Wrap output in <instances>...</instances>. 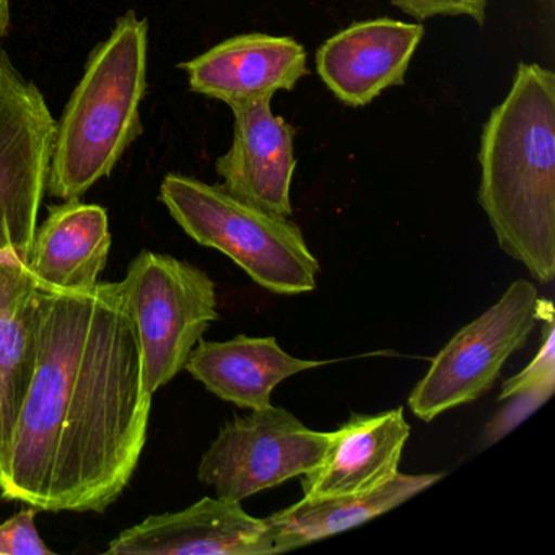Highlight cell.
I'll return each mask as SVG.
<instances>
[{"label":"cell","mask_w":555,"mask_h":555,"mask_svg":"<svg viewBox=\"0 0 555 555\" xmlns=\"http://www.w3.org/2000/svg\"><path fill=\"white\" fill-rule=\"evenodd\" d=\"M118 284L138 330L145 388L154 395L184 370L219 318L216 284L203 269L149 249Z\"/></svg>","instance_id":"cell-5"},{"label":"cell","mask_w":555,"mask_h":555,"mask_svg":"<svg viewBox=\"0 0 555 555\" xmlns=\"http://www.w3.org/2000/svg\"><path fill=\"white\" fill-rule=\"evenodd\" d=\"M326 363L331 360L292 357L275 337L240 334L225 343L201 339L184 369L222 401L258 411L272 404V392L284 379Z\"/></svg>","instance_id":"cell-14"},{"label":"cell","mask_w":555,"mask_h":555,"mask_svg":"<svg viewBox=\"0 0 555 555\" xmlns=\"http://www.w3.org/2000/svg\"><path fill=\"white\" fill-rule=\"evenodd\" d=\"M109 555L275 554L264 518L242 503L204 496L181 512L149 516L109 542Z\"/></svg>","instance_id":"cell-9"},{"label":"cell","mask_w":555,"mask_h":555,"mask_svg":"<svg viewBox=\"0 0 555 555\" xmlns=\"http://www.w3.org/2000/svg\"><path fill=\"white\" fill-rule=\"evenodd\" d=\"M56 125L43 93L21 76L0 47V255L12 253L27 264Z\"/></svg>","instance_id":"cell-7"},{"label":"cell","mask_w":555,"mask_h":555,"mask_svg":"<svg viewBox=\"0 0 555 555\" xmlns=\"http://www.w3.org/2000/svg\"><path fill=\"white\" fill-rule=\"evenodd\" d=\"M424 35L421 24L386 17L350 25L317 51L318 76L347 106H366L404 83Z\"/></svg>","instance_id":"cell-10"},{"label":"cell","mask_w":555,"mask_h":555,"mask_svg":"<svg viewBox=\"0 0 555 555\" xmlns=\"http://www.w3.org/2000/svg\"><path fill=\"white\" fill-rule=\"evenodd\" d=\"M477 199L500 248L534 281L555 275V74L521 63L479 149Z\"/></svg>","instance_id":"cell-2"},{"label":"cell","mask_w":555,"mask_h":555,"mask_svg":"<svg viewBox=\"0 0 555 555\" xmlns=\"http://www.w3.org/2000/svg\"><path fill=\"white\" fill-rule=\"evenodd\" d=\"M147 21L128 12L87 63L56 125L48 190L79 201L109 177L142 132L139 106L147 87Z\"/></svg>","instance_id":"cell-3"},{"label":"cell","mask_w":555,"mask_h":555,"mask_svg":"<svg viewBox=\"0 0 555 555\" xmlns=\"http://www.w3.org/2000/svg\"><path fill=\"white\" fill-rule=\"evenodd\" d=\"M539 320L538 288L515 281L479 318L461 327L431 359L409 395L415 417L431 422L443 412L482 398L506 360L525 346Z\"/></svg>","instance_id":"cell-6"},{"label":"cell","mask_w":555,"mask_h":555,"mask_svg":"<svg viewBox=\"0 0 555 555\" xmlns=\"http://www.w3.org/2000/svg\"><path fill=\"white\" fill-rule=\"evenodd\" d=\"M160 201L194 242L229 256L266 291L298 295L317 287L320 262L288 217L251 206L223 186L178 173L165 177Z\"/></svg>","instance_id":"cell-4"},{"label":"cell","mask_w":555,"mask_h":555,"mask_svg":"<svg viewBox=\"0 0 555 555\" xmlns=\"http://www.w3.org/2000/svg\"><path fill=\"white\" fill-rule=\"evenodd\" d=\"M331 441L333 431L311 430L287 409L271 404L227 422L204 453L197 477L219 499L242 503L313 470Z\"/></svg>","instance_id":"cell-8"},{"label":"cell","mask_w":555,"mask_h":555,"mask_svg":"<svg viewBox=\"0 0 555 555\" xmlns=\"http://www.w3.org/2000/svg\"><path fill=\"white\" fill-rule=\"evenodd\" d=\"M181 67L193 92L232 109L272 100L279 90H294L310 74L307 51L298 41L262 34L230 38Z\"/></svg>","instance_id":"cell-11"},{"label":"cell","mask_w":555,"mask_h":555,"mask_svg":"<svg viewBox=\"0 0 555 555\" xmlns=\"http://www.w3.org/2000/svg\"><path fill=\"white\" fill-rule=\"evenodd\" d=\"M37 339L0 496L43 512L105 513L138 469L154 396L118 282L38 284Z\"/></svg>","instance_id":"cell-1"},{"label":"cell","mask_w":555,"mask_h":555,"mask_svg":"<svg viewBox=\"0 0 555 555\" xmlns=\"http://www.w3.org/2000/svg\"><path fill=\"white\" fill-rule=\"evenodd\" d=\"M38 282L27 262L0 255V476L37 366Z\"/></svg>","instance_id":"cell-15"},{"label":"cell","mask_w":555,"mask_h":555,"mask_svg":"<svg viewBox=\"0 0 555 555\" xmlns=\"http://www.w3.org/2000/svg\"><path fill=\"white\" fill-rule=\"evenodd\" d=\"M37 508L22 509L0 525V555H51L35 525Z\"/></svg>","instance_id":"cell-19"},{"label":"cell","mask_w":555,"mask_h":555,"mask_svg":"<svg viewBox=\"0 0 555 555\" xmlns=\"http://www.w3.org/2000/svg\"><path fill=\"white\" fill-rule=\"evenodd\" d=\"M233 144L217 160L222 186L233 196L274 216L291 217L295 129L271 109V100L233 108Z\"/></svg>","instance_id":"cell-12"},{"label":"cell","mask_w":555,"mask_h":555,"mask_svg":"<svg viewBox=\"0 0 555 555\" xmlns=\"http://www.w3.org/2000/svg\"><path fill=\"white\" fill-rule=\"evenodd\" d=\"M443 474H401L379 489L357 495L304 499L264 518L275 554L357 528L408 502Z\"/></svg>","instance_id":"cell-17"},{"label":"cell","mask_w":555,"mask_h":555,"mask_svg":"<svg viewBox=\"0 0 555 555\" xmlns=\"http://www.w3.org/2000/svg\"><path fill=\"white\" fill-rule=\"evenodd\" d=\"M4 12H11L9 11L8 0H0V14H4Z\"/></svg>","instance_id":"cell-22"},{"label":"cell","mask_w":555,"mask_h":555,"mask_svg":"<svg viewBox=\"0 0 555 555\" xmlns=\"http://www.w3.org/2000/svg\"><path fill=\"white\" fill-rule=\"evenodd\" d=\"M112 248L103 207L66 201L51 207L37 229L28 268L38 284L60 291H89L99 284Z\"/></svg>","instance_id":"cell-16"},{"label":"cell","mask_w":555,"mask_h":555,"mask_svg":"<svg viewBox=\"0 0 555 555\" xmlns=\"http://www.w3.org/2000/svg\"><path fill=\"white\" fill-rule=\"evenodd\" d=\"M411 435L404 409L353 414L333 431L321 463L301 476L304 499L372 492L395 479Z\"/></svg>","instance_id":"cell-13"},{"label":"cell","mask_w":555,"mask_h":555,"mask_svg":"<svg viewBox=\"0 0 555 555\" xmlns=\"http://www.w3.org/2000/svg\"><path fill=\"white\" fill-rule=\"evenodd\" d=\"M9 21H11V12L0 14V37H4L5 31H8Z\"/></svg>","instance_id":"cell-21"},{"label":"cell","mask_w":555,"mask_h":555,"mask_svg":"<svg viewBox=\"0 0 555 555\" xmlns=\"http://www.w3.org/2000/svg\"><path fill=\"white\" fill-rule=\"evenodd\" d=\"M555 391V382L539 383L529 388L519 389L508 398L503 399L505 404L487 422L480 434V447L487 448L505 438L509 431L515 430L526 418L531 417L541 409Z\"/></svg>","instance_id":"cell-18"},{"label":"cell","mask_w":555,"mask_h":555,"mask_svg":"<svg viewBox=\"0 0 555 555\" xmlns=\"http://www.w3.org/2000/svg\"><path fill=\"white\" fill-rule=\"evenodd\" d=\"M489 0H391L395 8L418 22L434 17H469L483 25Z\"/></svg>","instance_id":"cell-20"}]
</instances>
